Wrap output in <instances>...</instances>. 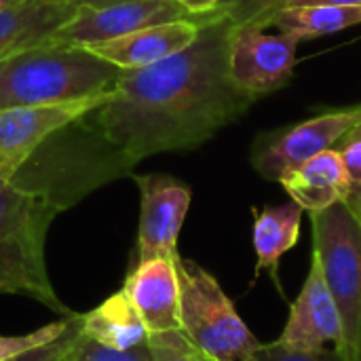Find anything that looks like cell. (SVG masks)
<instances>
[{
	"label": "cell",
	"mask_w": 361,
	"mask_h": 361,
	"mask_svg": "<svg viewBox=\"0 0 361 361\" xmlns=\"http://www.w3.org/2000/svg\"><path fill=\"white\" fill-rule=\"evenodd\" d=\"M233 25L220 4L192 44L154 66L123 70L104 104L89 112L91 121L135 163L212 140L256 102L228 74Z\"/></svg>",
	"instance_id": "6da1fadb"
},
{
	"label": "cell",
	"mask_w": 361,
	"mask_h": 361,
	"mask_svg": "<svg viewBox=\"0 0 361 361\" xmlns=\"http://www.w3.org/2000/svg\"><path fill=\"white\" fill-rule=\"evenodd\" d=\"M135 165L85 114L44 140L8 182L63 212L91 190L116 178L131 176Z\"/></svg>",
	"instance_id": "7a4b0ae2"
},
{
	"label": "cell",
	"mask_w": 361,
	"mask_h": 361,
	"mask_svg": "<svg viewBox=\"0 0 361 361\" xmlns=\"http://www.w3.org/2000/svg\"><path fill=\"white\" fill-rule=\"evenodd\" d=\"M123 70L85 47L38 44L0 59V110L102 95Z\"/></svg>",
	"instance_id": "3957f363"
},
{
	"label": "cell",
	"mask_w": 361,
	"mask_h": 361,
	"mask_svg": "<svg viewBox=\"0 0 361 361\" xmlns=\"http://www.w3.org/2000/svg\"><path fill=\"white\" fill-rule=\"evenodd\" d=\"M59 212L38 195L0 180V294H27L63 317L70 311L47 273L44 243Z\"/></svg>",
	"instance_id": "277c9868"
},
{
	"label": "cell",
	"mask_w": 361,
	"mask_h": 361,
	"mask_svg": "<svg viewBox=\"0 0 361 361\" xmlns=\"http://www.w3.org/2000/svg\"><path fill=\"white\" fill-rule=\"evenodd\" d=\"M313 258L341 317V345L351 361H361V226L345 203L311 214Z\"/></svg>",
	"instance_id": "5b68a950"
},
{
	"label": "cell",
	"mask_w": 361,
	"mask_h": 361,
	"mask_svg": "<svg viewBox=\"0 0 361 361\" xmlns=\"http://www.w3.org/2000/svg\"><path fill=\"white\" fill-rule=\"evenodd\" d=\"M182 334L209 360L245 361L260 341L245 326L218 279L195 260L178 256Z\"/></svg>",
	"instance_id": "8992f818"
},
{
	"label": "cell",
	"mask_w": 361,
	"mask_h": 361,
	"mask_svg": "<svg viewBox=\"0 0 361 361\" xmlns=\"http://www.w3.org/2000/svg\"><path fill=\"white\" fill-rule=\"evenodd\" d=\"M361 125V104L328 110L302 123L260 133L252 146V167L264 178L279 182L305 161L336 148Z\"/></svg>",
	"instance_id": "52a82bcc"
},
{
	"label": "cell",
	"mask_w": 361,
	"mask_h": 361,
	"mask_svg": "<svg viewBox=\"0 0 361 361\" xmlns=\"http://www.w3.org/2000/svg\"><path fill=\"white\" fill-rule=\"evenodd\" d=\"M298 42L254 21L235 23L228 36L231 80L254 99L283 89L296 66Z\"/></svg>",
	"instance_id": "ba28073f"
},
{
	"label": "cell",
	"mask_w": 361,
	"mask_h": 361,
	"mask_svg": "<svg viewBox=\"0 0 361 361\" xmlns=\"http://www.w3.org/2000/svg\"><path fill=\"white\" fill-rule=\"evenodd\" d=\"M214 13V11H212ZM212 13L195 15L178 0H127L110 6H78L74 17L51 34L44 44L89 47L133 34L137 30L171 23V21H203Z\"/></svg>",
	"instance_id": "9c48e42d"
},
{
	"label": "cell",
	"mask_w": 361,
	"mask_h": 361,
	"mask_svg": "<svg viewBox=\"0 0 361 361\" xmlns=\"http://www.w3.org/2000/svg\"><path fill=\"white\" fill-rule=\"evenodd\" d=\"M140 188V231L135 264L152 258L176 260L178 237L186 220L192 192L190 188L165 173H131Z\"/></svg>",
	"instance_id": "30bf717a"
},
{
	"label": "cell",
	"mask_w": 361,
	"mask_h": 361,
	"mask_svg": "<svg viewBox=\"0 0 361 361\" xmlns=\"http://www.w3.org/2000/svg\"><path fill=\"white\" fill-rule=\"evenodd\" d=\"M106 95L108 91L63 104L0 110V180L8 182L44 140L72 121L95 110L99 104H104Z\"/></svg>",
	"instance_id": "8fae6325"
},
{
	"label": "cell",
	"mask_w": 361,
	"mask_h": 361,
	"mask_svg": "<svg viewBox=\"0 0 361 361\" xmlns=\"http://www.w3.org/2000/svg\"><path fill=\"white\" fill-rule=\"evenodd\" d=\"M277 343L294 351H322L328 345L338 349L341 345V317L313 256L305 286L290 305V317Z\"/></svg>",
	"instance_id": "7c38bea8"
},
{
	"label": "cell",
	"mask_w": 361,
	"mask_h": 361,
	"mask_svg": "<svg viewBox=\"0 0 361 361\" xmlns=\"http://www.w3.org/2000/svg\"><path fill=\"white\" fill-rule=\"evenodd\" d=\"M176 260L152 258L142 264H133L127 275L123 290L131 298L148 334L182 332Z\"/></svg>",
	"instance_id": "4fadbf2b"
},
{
	"label": "cell",
	"mask_w": 361,
	"mask_h": 361,
	"mask_svg": "<svg viewBox=\"0 0 361 361\" xmlns=\"http://www.w3.org/2000/svg\"><path fill=\"white\" fill-rule=\"evenodd\" d=\"M218 11H220V6L212 13V17ZM212 17H207L203 21L159 23V25H150V27L137 30V32L121 36V38L89 44L85 49L121 70H142V68L154 66V63L180 53L188 44H192L195 38L199 36L201 25L207 23Z\"/></svg>",
	"instance_id": "5bb4252c"
},
{
	"label": "cell",
	"mask_w": 361,
	"mask_h": 361,
	"mask_svg": "<svg viewBox=\"0 0 361 361\" xmlns=\"http://www.w3.org/2000/svg\"><path fill=\"white\" fill-rule=\"evenodd\" d=\"M76 4L70 0H15L0 11V59L42 44L63 23Z\"/></svg>",
	"instance_id": "9a60e30c"
},
{
	"label": "cell",
	"mask_w": 361,
	"mask_h": 361,
	"mask_svg": "<svg viewBox=\"0 0 361 361\" xmlns=\"http://www.w3.org/2000/svg\"><path fill=\"white\" fill-rule=\"evenodd\" d=\"M279 184L290 199L309 214L343 203L347 195V167L343 154L336 148L326 150L286 173Z\"/></svg>",
	"instance_id": "2e32d148"
},
{
	"label": "cell",
	"mask_w": 361,
	"mask_h": 361,
	"mask_svg": "<svg viewBox=\"0 0 361 361\" xmlns=\"http://www.w3.org/2000/svg\"><path fill=\"white\" fill-rule=\"evenodd\" d=\"M78 332L110 349H133L150 336L125 290L110 294L102 305L78 315Z\"/></svg>",
	"instance_id": "e0dca14e"
},
{
	"label": "cell",
	"mask_w": 361,
	"mask_h": 361,
	"mask_svg": "<svg viewBox=\"0 0 361 361\" xmlns=\"http://www.w3.org/2000/svg\"><path fill=\"white\" fill-rule=\"evenodd\" d=\"M302 207L294 201L254 209V250H256V273L269 271L275 286H279V260L290 252L300 237Z\"/></svg>",
	"instance_id": "ac0fdd59"
},
{
	"label": "cell",
	"mask_w": 361,
	"mask_h": 361,
	"mask_svg": "<svg viewBox=\"0 0 361 361\" xmlns=\"http://www.w3.org/2000/svg\"><path fill=\"white\" fill-rule=\"evenodd\" d=\"M361 23V4H298L273 11L258 25L275 27L296 42L328 36Z\"/></svg>",
	"instance_id": "d6986e66"
},
{
	"label": "cell",
	"mask_w": 361,
	"mask_h": 361,
	"mask_svg": "<svg viewBox=\"0 0 361 361\" xmlns=\"http://www.w3.org/2000/svg\"><path fill=\"white\" fill-rule=\"evenodd\" d=\"M59 361H154L148 341L133 349H110L78 332V319L74 330L66 338V347Z\"/></svg>",
	"instance_id": "ffe728a7"
},
{
	"label": "cell",
	"mask_w": 361,
	"mask_h": 361,
	"mask_svg": "<svg viewBox=\"0 0 361 361\" xmlns=\"http://www.w3.org/2000/svg\"><path fill=\"white\" fill-rule=\"evenodd\" d=\"M78 313H74L72 317H66L61 322H53L49 326H42L30 334H21V336H0V361H13L21 355H27L40 347H47L51 343H57L59 338H63L72 326L76 324Z\"/></svg>",
	"instance_id": "44dd1931"
},
{
	"label": "cell",
	"mask_w": 361,
	"mask_h": 361,
	"mask_svg": "<svg viewBox=\"0 0 361 361\" xmlns=\"http://www.w3.org/2000/svg\"><path fill=\"white\" fill-rule=\"evenodd\" d=\"M336 150L343 154L345 167H347V195L343 203L361 226V137L349 135L345 137Z\"/></svg>",
	"instance_id": "7402d4cb"
},
{
	"label": "cell",
	"mask_w": 361,
	"mask_h": 361,
	"mask_svg": "<svg viewBox=\"0 0 361 361\" xmlns=\"http://www.w3.org/2000/svg\"><path fill=\"white\" fill-rule=\"evenodd\" d=\"M245 361H351L343 351L338 349H322V351H294L283 345L267 343L258 345V349Z\"/></svg>",
	"instance_id": "603a6c76"
},
{
	"label": "cell",
	"mask_w": 361,
	"mask_h": 361,
	"mask_svg": "<svg viewBox=\"0 0 361 361\" xmlns=\"http://www.w3.org/2000/svg\"><path fill=\"white\" fill-rule=\"evenodd\" d=\"M154 361H201V351L182 332H163L148 336Z\"/></svg>",
	"instance_id": "cb8c5ba5"
},
{
	"label": "cell",
	"mask_w": 361,
	"mask_h": 361,
	"mask_svg": "<svg viewBox=\"0 0 361 361\" xmlns=\"http://www.w3.org/2000/svg\"><path fill=\"white\" fill-rule=\"evenodd\" d=\"M220 4L228 8L235 23H245V21L260 23L277 8L279 0H224Z\"/></svg>",
	"instance_id": "d4e9b609"
},
{
	"label": "cell",
	"mask_w": 361,
	"mask_h": 361,
	"mask_svg": "<svg viewBox=\"0 0 361 361\" xmlns=\"http://www.w3.org/2000/svg\"><path fill=\"white\" fill-rule=\"evenodd\" d=\"M78 319V317H76ZM76 326V324H74ZM74 326H72V330H74ZM70 330V332H72ZM68 332V334H70ZM68 334L63 336V338H59L57 343H51V345H47V347H40V349H36V351H32V353H27V355H21V357H17V360L13 361H57L61 357V351H63V347H66V338H68Z\"/></svg>",
	"instance_id": "484cf974"
},
{
	"label": "cell",
	"mask_w": 361,
	"mask_h": 361,
	"mask_svg": "<svg viewBox=\"0 0 361 361\" xmlns=\"http://www.w3.org/2000/svg\"><path fill=\"white\" fill-rule=\"evenodd\" d=\"M178 2L195 15H205L220 6V0H178Z\"/></svg>",
	"instance_id": "4316f807"
},
{
	"label": "cell",
	"mask_w": 361,
	"mask_h": 361,
	"mask_svg": "<svg viewBox=\"0 0 361 361\" xmlns=\"http://www.w3.org/2000/svg\"><path fill=\"white\" fill-rule=\"evenodd\" d=\"M298 4H361V0H279L277 8H281V6H298Z\"/></svg>",
	"instance_id": "83f0119b"
},
{
	"label": "cell",
	"mask_w": 361,
	"mask_h": 361,
	"mask_svg": "<svg viewBox=\"0 0 361 361\" xmlns=\"http://www.w3.org/2000/svg\"><path fill=\"white\" fill-rule=\"evenodd\" d=\"M76 6H91V8H99V6H110V4H118V2H127V0H70Z\"/></svg>",
	"instance_id": "f1b7e54d"
},
{
	"label": "cell",
	"mask_w": 361,
	"mask_h": 361,
	"mask_svg": "<svg viewBox=\"0 0 361 361\" xmlns=\"http://www.w3.org/2000/svg\"><path fill=\"white\" fill-rule=\"evenodd\" d=\"M11 2H15V0H0V11H2L4 6H8Z\"/></svg>",
	"instance_id": "f546056e"
},
{
	"label": "cell",
	"mask_w": 361,
	"mask_h": 361,
	"mask_svg": "<svg viewBox=\"0 0 361 361\" xmlns=\"http://www.w3.org/2000/svg\"><path fill=\"white\" fill-rule=\"evenodd\" d=\"M351 135H360V137H361V125L357 127V129H355V131H353V133H351Z\"/></svg>",
	"instance_id": "4dcf8cb0"
},
{
	"label": "cell",
	"mask_w": 361,
	"mask_h": 361,
	"mask_svg": "<svg viewBox=\"0 0 361 361\" xmlns=\"http://www.w3.org/2000/svg\"><path fill=\"white\" fill-rule=\"evenodd\" d=\"M201 361H216V360H209V357H205V355L201 353Z\"/></svg>",
	"instance_id": "1f68e13d"
},
{
	"label": "cell",
	"mask_w": 361,
	"mask_h": 361,
	"mask_svg": "<svg viewBox=\"0 0 361 361\" xmlns=\"http://www.w3.org/2000/svg\"><path fill=\"white\" fill-rule=\"evenodd\" d=\"M220 2H224V0H220Z\"/></svg>",
	"instance_id": "d6a6232c"
},
{
	"label": "cell",
	"mask_w": 361,
	"mask_h": 361,
	"mask_svg": "<svg viewBox=\"0 0 361 361\" xmlns=\"http://www.w3.org/2000/svg\"><path fill=\"white\" fill-rule=\"evenodd\" d=\"M57 361H59V360H57Z\"/></svg>",
	"instance_id": "836d02e7"
}]
</instances>
